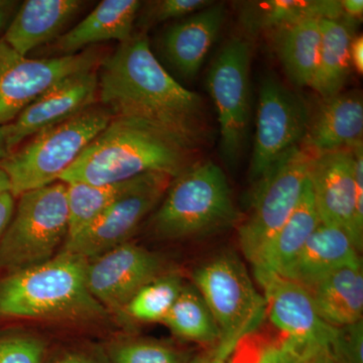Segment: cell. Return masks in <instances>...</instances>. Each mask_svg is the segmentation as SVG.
<instances>
[{"label":"cell","mask_w":363,"mask_h":363,"mask_svg":"<svg viewBox=\"0 0 363 363\" xmlns=\"http://www.w3.org/2000/svg\"><path fill=\"white\" fill-rule=\"evenodd\" d=\"M309 180L321 223L340 228L350 236L357 252H362L363 235L358 233L355 220L352 150H338L313 157Z\"/></svg>","instance_id":"obj_15"},{"label":"cell","mask_w":363,"mask_h":363,"mask_svg":"<svg viewBox=\"0 0 363 363\" xmlns=\"http://www.w3.org/2000/svg\"><path fill=\"white\" fill-rule=\"evenodd\" d=\"M305 100L283 82L267 75L259 86L257 130L250 176L257 182L289 150L300 145L309 125Z\"/></svg>","instance_id":"obj_11"},{"label":"cell","mask_w":363,"mask_h":363,"mask_svg":"<svg viewBox=\"0 0 363 363\" xmlns=\"http://www.w3.org/2000/svg\"><path fill=\"white\" fill-rule=\"evenodd\" d=\"M101 61L99 52L93 49L71 56L28 58L0 38V126L16 121L28 105L60 81L96 69Z\"/></svg>","instance_id":"obj_10"},{"label":"cell","mask_w":363,"mask_h":363,"mask_svg":"<svg viewBox=\"0 0 363 363\" xmlns=\"http://www.w3.org/2000/svg\"><path fill=\"white\" fill-rule=\"evenodd\" d=\"M173 179L156 172L136 177L133 185L101 216L83 233L66 240L63 250L92 259L128 242L161 202Z\"/></svg>","instance_id":"obj_12"},{"label":"cell","mask_w":363,"mask_h":363,"mask_svg":"<svg viewBox=\"0 0 363 363\" xmlns=\"http://www.w3.org/2000/svg\"><path fill=\"white\" fill-rule=\"evenodd\" d=\"M183 286L180 274L164 272L140 289L124 310L140 322H162Z\"/></svg>","instance_id":"obj_30"},{"label":"cell","mask_w":363,"mask_h":363,"mask_svg":"<svg viewBox=\"0 0 363 363\" xmlns=\"http://www.w3.org/2000/svg\"><path fill=\"white\" fill-rule=\"evenodd\" d=\"M162 323L184 340L215 348L219 331L213 315L195 286H184Z\"/></svg>","instance_id":"obj_28"},{"label":"cell","mask_w":363,"mask_h":363,"mask_svg":"<svg viewBox=\"0 0 363 363\" xmlns=\"http://www.w3.org/2000/svg\"><path fill=\"white\" fill-rule=\"evenodd\" d=\"M320 223L311 184L308 179L297 207L257 255L252 264L253 272L283 274Z\"/></svg>","instance_id":"obj_22"},{"label":"cell","mask_w":363,"mask_h":363,"mask_svg":"<svg viewBox=\"0 0 363 363\" xmlns=\"http://www.w3.org/2000/svg\"><path fill=\"white\" fill-rule=\"evenodd\" d=\"M343 18L338 0H267L247 2L242 20L252 30L276 32L309 20Z\"/></svg>","instance_id":"obj_25"},{"label":"cell","mask_w":363,"mask_h":363,"mask_svg":"<svg viewBox=\"0 0 363 363\" xmlns=\"http://www.w3.org/2000/svg\"><path fill=\"white\" fill-rule=\"evenodd\" d=\"M81 0H26L18 6L2 39L21 56L56 39L80 11Z\"/></svg>","instance_id":"obj_21"},{"label":"cell","mask_w":363,"mask_h":363,"mask_svg":"<svg viewBox=\"0 0 363 363\" xmlns=\"http://www.w3.org/2000/svg\"><path fill=\"white\" fill-rule=\"evenodd\" d=\"M336 363H363V321L339 327L328 346Z\"/></svg>","instance_id":"obj_34"},{"label":"cell","mask_w":363,"mask_h":363,"mask_svg":"<svg viewBox=\"0 0 363 363\" xmlns=\"http://www.w3.org/2000/svg\"><path fill=\"white\" fill-rule=\"evenodd\" d=\"M112 119L104 107L91 106L78 114L35 133L30 143L0 160L9 177L11 193L20 197L58 182L79 155Z\"/></svg>","instance_id":"obj_5"},{"label":"cell","mask_w":363,"mask_h":363,"mask_svg":"<svg viewBox=\"0 0 363 363\" xmlns=\"http://www.w3.org/2000/svg\"><path fill=\"white\" fill-rule=\"evenodd\" d=\"M325 347V346H324ZM321 346L298 342L278 330L257 329L236 346L230 363H310Z\"/></svg>","instance_id":"obj_27"},{"label":"cell","mask_w":363,"mask_h":363,"mask_svg":"<svg viewBox=\"0 0 363 363\" xmlns=\"http://www.w3.org/2000/svg\"><path fill=\"white\" fill-rule=\"evenodd\" d=\"M14 199L16 198L11 195V192L0 195V240L13 218L14 207H16Z\"/></svg>","instance_id":"obj_37"},{"label":"cell","mask_w":363,"mask_h":363,"mask_svg":"<svg viewBox=\"0 0 363 363\" xmlns=\"http://www.w3.org/2000/svg\"><path fill=\"white\" fill-rule=\"evenodd\" d=\"M162 274L164 262L159 255L128 241L89 259L87 284L91 295L105 309L119 311Z\"/></svg>","instance_id":"obj_13"},{"label":"cell","mask_w":363,"mask_h":363,"mask_svg":"<svg viewBox=\"0 0 363 363\" xmlns=\"http://www.w3.org/2000/svg\"><path fill=\"white\" fill-rule=\"evenodd\" d=\"M89 259L62 250L39 266L0 279V317L28 319H85L107 310L91 295Z\"/></svg>","instance_id":"obj_3"},{"label":"cell","mask_w":363,"mask_h":363,"mask_svg":"<svg viewBox=\"0 0 363 363\" xmlns=\"http://www.w3.org/2000/svg\"><path fill=\"white\" fill-rule=\"evenodd\" d=\"M250 64L252 45L236 37L227 40L208 72L207 88L220 128V155L229 168L240 164L250 138Z\"/></svg>","instance_id":"obj_9"},{"label":"cell","mask_w":363,"mask_h":363,"mask_svg":"<svg viewBox=\"0 0 363 363\" xmlns=\"http://www.w3.org/2000/svg\"><path fill=\"white\" fill-rule=\"evenodd\" d=\"M272 33L279 61L291 82L298 87H310L319 60L320 21H302Z\"/></svg>","instance_id":"obj_26"},{"label":"cell","mask_w":363,"mask_h":363,"mask_svg":"<svg viewBox=\"0 0 363 363\" xmlns=\"http://www.w3.org/2000/svg\"><path fill=\"white\" fill-rule=\"evenodd\" d=\"M50 354L44 339L26 333L0 335V363H45Z\"/></svg>","instance_id":"obj_32"},{"label":"cell","mask_w":363,"mask_h":363,"mask_svg":"<svg viewBox=\"0 0 363 363\" xmlns=\"http://www.w3.org/2000/svg\"><path fill=\"white\" fill-rule=\"evenodd\" d=\"M198 292L213 315L219 340L212 354L230 359L236 346L266 320V301L235 252H224L193 272Z\"/></svg>","instance_id":"obj_6"},{"label":"cell","mask_w":363,"mask_h":363,"mask_svg":"<svg viewBox=\"0 0 363 363\" xmlns=\"http://www.w3.org/2000/svg\"><path fill=\"white\" fill-rule=\"evenodd\" d=\"M166 193L152 219V233L161 240L207 236L238 220L225 173L213 162H195L173 179Z\"/></svg>","instance_id":"obj_4"},{"label":"cell","mask_w":363,"mask_h":363,"mask_svg":"<svg viewBox=\"0 0 363 363\" xmlns=\"http://www.w3.org/2000/svg\"><path fill=\"white\" fill-rule=\"evenodd\" d=\"M308 291L318 314L330 326L339 328L362 321V262L332 272Z\"/></svg>","instance_id":"obj_23"},{"label":"cell","mask_w":363,"mask_h":363,"mask_svg":"<svg viewBox=\"0 0 363 363\" xmlns=\"http://www.w3.org/2000/svg\"><path fill=\"white\" fill-rule=\"evenodd\" d=\"M253 274L264 291L267 317L276 330L298 342L329 346L337 328L319 316L305 286L274 272Z\"/></svg>","instance_id":"obj_14"},{"label":"cell","mask_w":363,"mask_h":363,"mask_svg":"<svg viewBox=\"0 0 363 363\" xmlns=\"http://www.w3.org/2000/svg\"><path fill=\"white\" fill-rule=\"evenodd\" d=\"M351 63L357 69V73H363V38L355 37L350 48Z\"/></svg>","instance_id":"obj_40"},{"label":"cell","mask_w":363,"mask_h":363,"mask_svg":"<svg viewBox=\"0 0 363 363\" xmlns=\"http://www.w3.org/2000/svg\"><path fill=\"white\" fill-rule=\"evenodd\" d=\"M18 6L20 4L14 0H0V33L6 30Z\"/></svg>","instance_id":"obj_39"},{"label":"cell","mask_w":363,"mask_h":363,"mask_svg":"<svg viewBox=\"0 0 363 363\" xmlns=\"http://www.w3.org/2000/svg\"><path fill=\"white\" fill-rule=\"evenodd\" d=\"M98 69V93L112 118L147 124L196 154L209 142L204 100L169 75L145 33L119 44Z\"/></svg>","instance_id":"obj_1"},{"label":"cell","mask_w":363,"mask_h":363,"mask_svg":"<svg viewBox=\"0 0 363 363\" xmlns=\"http://www.w3.org/2000/svg\"><path fill=\"white\" fill-rule=\"evenodd\" d=\"M360 262L359 252L347 234L337 227L320 223L281 276L308 290L332 272Z\"/></svg>","instance_id":"obj_20"},{"label":"cell","mask_w":363,"mask_h":363,"mask_svg":"<svg viewBox=\"0 0 363 363\" xmlns=\"http://www.w3.org/2000/svg\"><path fill=\"white\" fill-rule=\"evenodd\" d=\"M355 26L345 20H321V44L314 79L310 87L326 100L342 92L350 78V48L355 38Z\"/></svg>","instance_id":"obj_24"},{"label":"cell","mask_w":363,"mask_h":363,"mask_svg":"<svg viewBox=\"0 0 363 363\" xmlns=\"http://www.w3.org/2000/svg\"><path fill=\"white\" fill-rule=\"evenodd\" d=\"M313 157L301 145L285 152L257 181L252 209L238 230L250 264L292 215L309 179Z\"/></svg>","instance_id":"obj_8"},{"label":"cell","mask_w":363,"mask_h":363,"mask_svg":"<svg viewBox=\"0 0 363 363\" xmlns=\"http://www.w3.org/2000/svg\"><path fill=\"white\" fill-rule=\"evenodd\" d=\"M343 18L352 25L357 26L362 21L363 14L362 0H340Z\"/></svg>","instance_id":"obj_38"},{"label":"cell","mask_w":363,"mask_h":363,"mask_svg":"<svg viewBox=\"0 0 363 363\" xmlns=\"http://www.w3.org/2000/svg\"><path fill=\"white\" fill-rule=\"evenodd\" d=\"M210 0H156L147 2L140 16V26L145 28L169 20H177L197 13L211 6Z\"/></svg>","instance_id":"obj_33"},{"label":"cell","mask_w":363,"mask_h":363,"mask_svg":"<svg viewBox=\"0 0 363 363\" xmlns=\"http://www.w3.org/2000/svg\"><path fill=\"white\" fill-rule=\"evenodd\" d=\"M226 18L224 4H214L169 26L162 35V50L169 65L186 79L201 70Z\"/></svg>","instance_id":"obj_18"},{"label":"cell","mask_w":363,"mask_h":363,"mask_svg":"<svg viewBox=\"0 0 363 363\" xmlns=\"http://www.w3.org/2000/svg\"><path fill=\"white\" fill-rule=\"evenodd\" d=\"M18 199L13 218L0 240V269L7 274L51 259L68 236L64 182L28 191Z\"/></svg>","instance_id":"obj_7"},{"label":"cell","mask_w":363,"mask_h":363,"mask_svg":"<svg viewBox=\"0 0 363 363\" xmlns=\"http://www.w3.org/2000/svg\"><path fill=\"white\" fill-rule=\"evenodd\" d=\"M6 192H11V184H9V177L4 173V169L0 168V195Z\"/></svg>","instance_id":"obj_44"},{"label":"cell","mask_w":363,"mask_h":363,"mask_svg":"<svg viewBox=\"0 0 363 363\" xmlns=\"http://www.w3.org/2000/svg\"><path fill=\"white\" fill-rule=\"evenodd\" d=\"M363 102L358 91L340 92L324 100L310 117L301 147L312 157L351 150L362 143Z\"/></svg>","instance_id":"obj_17"},{"label":"cell","mask_w":363,"mask_h":363,"mask_svg":"<svg viewBox=\"0 0 363 363\" xmlns=\"http://www.w3.org/2000/svg\"><path fill=\"white\" fill-rule=\"evenodd\" d=\"M196 155L147 124L116 117L59 181L104 185L152 172L176 178L195 164Z\"/></svg>","instance_id":"obj_2"},{"label":"cell","mask_w":363,"mask_h":363,"mask_svg":"<svg viewBox=\"0 0 363 363\" xmlns=\"http://www.w3.org/2000/svg\"><path fill=\"white\" fill-rule=\"evenodd\" d=\"M45 363H111L104 346L81 344L48 357Z\"/></svg>","instance_id":"obj_35"},{"label":"cell","mask_w":363,"mask_h":363,"mask_svg":"<svg viewBox=\"0 0 363 363\" xmlns=\"http://www.w3.org/2000/svg\"><path fill=\"white\" fill-rule=\"evenodd\" d=\"M190 363H230V362L217 358L212 353H210V354L207 355H199V357H192Z\"/></svg>","instance_id":"obj_43"},{"label":"cell","mask_w":363,"mask_h":363,"mask_svg":"<svg viewBox=\"0 0 363 363\" xmlns=\"http://www.w3.org/2000/svg\"><path fill=\"white\" fill-rule=\"evenodd\" d=\"M135 180L133 178L121 183L104 185L66 184L68 204V236L66 240L75 238L87 229L128 191Z\"/></svg>","instance_id":"obj_29"},{"label":"cell","mask_w":363,"mask_h":363,"mask_svg":"<svg viewBox=\"0 0 363 363\" xmlns=\"http://www.w3.org/2000/svg\"><path fill=\"white\" fill-rule=\"evenodd\" d=\"M111 363H190L189 351L152 340H123L105 347Z\"/></svg>","instance_id":"obj_31"},{"label":"cell","mask_w":363,"mask_h":363,"mask_svg":"<svg viewBox=\"0 0 363 363\" xmlns=\"http://www.w3.org/2000/svg\"><path fill=\"white\" fill-rule=\"evenodd\" d=\"M7 131H9V124L0 126V160L4 159V157L9 155L6 143Z\"/></svg>","instance_id":"obj_42"},{"label":"cell","mask_w":363,"mask_h":363,"mask_svg":"<svg viewBox=\"0 0 363 363\" xmlns=\"http://www.w3.org/2000/svg\"><path fill=\"white\" fill-rule=\"evenodd\" d=\"M354 162L355 220L358 233L363 235V147L362 143L351 149Z\"/></svg>","instance_id":"obj_36"},{"label":"cell","mask_w":363,"mask_h":363,"mask_svg":"<svg viewBox=\"0 0 363 363\" xmlns=\"http://www.w3.org/2000/svg\"><path fill=\"white\" fill-rule=\"evenodd\" d=\"M310 363H336L332 357L330 350H329L328 346L322 347L321 350L318 351L315 357L312 358L311 362Z\"/></svg>","instance_id":"obj_41"},{"label":"cell","mask_w":363,"mask_h":363,"mask_svg":"<svg viewBox=\"0 0 363 363\" xmlns=\"http://www.w3.org/2000/svg\"><path fill=\"white\" fill-rule=\"evenodd\" d=\"M98 93L95 69L74 74L43 93L9 124V154L26 138L92 106Z\"/></svg>","instance_id":"obj_16"},{"label":"cell","mask_w":363,"mask_h":363,"mask_svg":"<svg viewBox=\"0 0 363 363\" xmlns=\"http://www.w3.org/2000/svg\"><path fill=\"white\" fill-rule=\"evenodd\" d=\"M140 7L138 0H104L84 20L55 40L54 52L59 54L57 57L71 56L99 43L128 42Z\"/></svg>","instance_id":"obj_19"}]
</instances>
